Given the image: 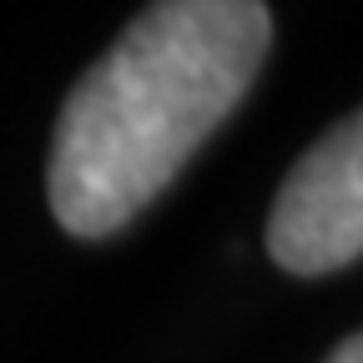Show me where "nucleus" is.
Segmentation results:
<instances>
[{
	"label": "nucleus",
	"mask_w": 363,
	"mask_h": 363,
	"mask_svg": "<svg viewBox=\"0 0 363 363\" xmlns=\"http://www.w3.org/2000/svg\"><path fill=\"white\" fill-rule=\"evenodd\" d=\"M267 252L298 278H323L363 257V111L293 162L267 217Z\"/></svg>",
	"instance_id": "nucleus-2"
},
{
	"label": "nucleus",
	"mask_w": 363,
	"mask_h": 363,
	"mask_svg": "<svg viewBox=\"0 0 363 363\" xmlns=\"http://www.w3.org/2000/svg\"><path fill=\"white\" fill-rule=\"evenodd\" d=\"M328 363H363V333H353V338H343L333 353H328Z\"/></svg>",
	"instance_id": "nucleus-3"
},
{
	"label": "nucleus",
	"mask_w": 363,
	"mask_h": 363,
	"mask_svg": "<svg viewBox=\"0 0 363 363\" xmlns=\"http://www.w3.org/2000/svg\"><path fill=\"white\" fill-rule=\"evenodd\" d=\"M272 45L257 0H162L66 96L51 136L45 197L71 238L136 222L197 147L238 111Z\"/></svg>",
	"instance_id": "nucleus-1"
}]
</instances>
